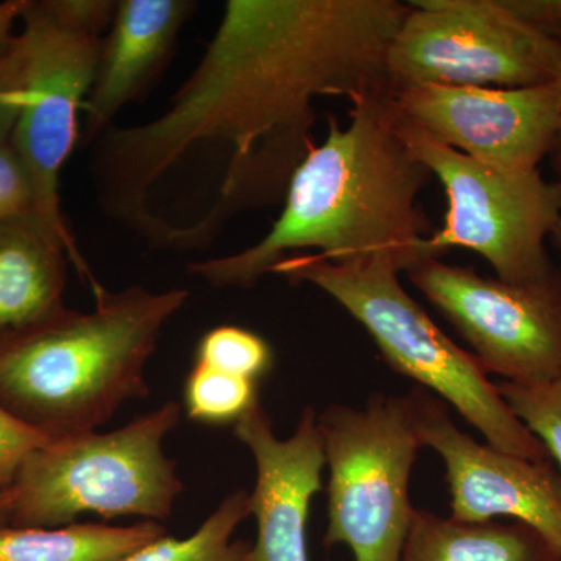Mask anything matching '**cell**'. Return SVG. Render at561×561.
Masks as SVG:
<instances>
[{
	"instance_id": "obj_1",
	"label": "cell",
	"mask_w": 561,
	"mask_h": 561,
	"mask_svg": "<svg viewBox=\"0 0 561 561\" xmlns=\"http://www.w3.org/2000/svg\"><path fill=\"white\" fill-rule=\"evenodd\" d=\"M409 10L398 0H230L169 108L95 139L99 206L139 234L162 187L184 181L158 247L197 206L172 249L197 250L238 214L284 202L316 146L313 102L390 92L387 54Z\"/></svg>"
},
{
	"instance_id": "obj_2",
	"label": "cell",
	"mask_w": 561,
	"mask_h": 561,
	"mask_svg": "<svg viewBox=\"0 0 561 561\" xmlns=\"http://www.w3.org/2000/svg\"><path fill=\"white\" fill-rule=\"evenodd\" d=\"M350 125L330 117L291 176L271 231L249 249L194 262L187 272L214 287L249 289L278 262L316 250L331 262L389 260L401 272L431 257L430 221L419 205L432 173L397 128L390 92L351 102Z\"/></svg>"
},
{
	"instance_id": "obj_3",
	"label": "cell",
	"mask_w": 561,
	"mask_h": 561,
	"mask_svg": "<svg viewBox=\"0 0 561 561\" xmlns=\"http://www.w3.org/2000/svg\"><path fill=\"white\" fill-rule=\"evenodd\" d=\"M94 298L90 312L65 306L0 334V405L51 440L98 431L149 394L147 364L190 291L102 287Z\"/></svg>"
},
{
	"instance_id": "obj_4",
	"label": "cell",
	"mask_w": 561,
	"mask_h": 561,
	"mask_svg": "<svg viewBox=\"0 0 561 561\" xmlns=\"http://www.w3.org/2000/svg\"><path fill=\"white\" fill-rule=\"evenodd\" d=\"M389 260L331 262L300 254L271 273L319 287L370 334L390 365L459 413L485 443L512 456L551 459L541 442L516 419L470 351L454 343L413 300Z\"/></svg>"
},
{
	"instance_id": "obj_5",
	"label": "cell",
	"mask_w": 561,
	"mask_h": 561,
	"mask_svg": "<svg viewBox=\"0 0 561 561\" xmlns=\"http://www.w3.org/2000/svg\"><path fill=\"white\" fill-rule=\"evenodd\" d=\"M181 419L168 401L111 432L54 438L22 463L11 486V527H60L83 513L165 522L183 491L165 437Z\"/></svg>"
},
{
	"instance_id": "obj_6",
	"label": "cell",
	"mask_w": 561,
	"mask_h": 561,
	"mask_svg": "<svg viewBox=\"0 0 561 561\" xmlns=\"http://www.w3.org/2000/svg\"><path fill=\"white\" fill-rule=\"evenodd\" d=\"M111 0H25L20 41L24 105L11 144L31 173L35 216L54 232L91 289L94 279L62 219L60 173L80 135L79 117L94 87Z\"/></svg>"
},
{
	"instance_id": "obj_7",
	"label": "cell",
	"mask_w": 561,
	"mask_h": 561,
	"mask_svg": "<svg viewBox=\"0 0 561 561\" xmlns=\"http://www.w3.org/2000/svg\"><path fill=\"white\" fill-rule=\"evenodd\" d=\"M317 424L330 470L324 546H346L354 561H400L421 446L408 400L373 394L362 409L332 404Z\"/></svg>"
},
{
	"instance_id": "obj_8",
	"label": "cell",
	"mask_w": 561,
	"mask_h": 561,
	"mask_svg": "<svg viewBox=\"0 0 561 561\" xmlns=\"http://www.w3.org/2000/svg\"><path fill=\"white\" fill-rule=\"evenodd\" d=\"M397 128L416 160L440 181L448 202L443 227L426 239L431 257L471 250L497 278L516 284L559 271L546 250L561 217L556 181L545 180L540 171L511 173L481 164L431 138L398 111Z\"/></svg>"
},
{
	"instance_id": "obj_9",
	"label": "cell",
	"mask_w": 561,
	"mask_h": 561,
	"mask_svg": "<svg viewBox=\"0 0 561 561\" xmlns=\"http://www.w3.org/2000/svg\"><path fill=\"white\" fill-rule=\"evenodd\" d=\"M387 54L389 90L416 84L531 88L561 80V43L507 0L409 2Z\"/></svg>"
},
{
	"instance_id": "obj_10",
	"label": "cell",
	"mask_w": 561,
	"mask_h": 561,
	"mask_svg": "<svg viewBox=\"0 0 561 561\" xmlns=\"http://www.w3.org/2000/svg\"><path fill=\"white\" fill-rule=\"evenodd\" d=\"M405 273L470 345L486 375L523 386L560 375L561 268L516 284L427 257Z\"/></svg>"
},
{
	"instance_id": "obj_11",
	"label": "cell",
	"mask_w": 561,
	"mask_h": 561,
	"mask_svg": "<svg viewBox=\"0 0 561 561\" xmlns=\"http://www.w3.org/2000/svg\"><path fill=\"white\" fill-rule=\"evenodd\" d=\"M390 95L431 138L502 172L538 171L559 133L561 80L513 90L416 84Z\"/></svg>"
},
{
	"instance_id": "obj_12",
	"label": "cell",
	"mask_w": 561,
	"mask_h": 561,
	"mask_svg": "<svg viewBox=\"0 0 561 561\" xmlns=\"http://www.w3.org/2000/svg\"><path fill=\"white\" fill-rule=\"evenodd\" d=\"M405 400L421 446L445 463L453 518L522 523L561 556V474L551 459H524L474 440L454 423L448 405L421 387Z\"/></svg>"
},
{
	"instance_id": "obj_13",
	"label": "cell",
	"mask_w": 561,
	"mask_h": 561,
	"mask_svg": "<svg viewBox=\"0 0 561 561\" xmlns=\"http://www.w3.org/2000/svg\"><path fill=\"white\" fill-rule=\"evenodd\" d=\"M234 435L256 461L249 508L257 534L249 561H308L306 526L327 467L316 411L306 408L297 430L283 440L257 401L236 421Z\"/></svg>"
},
{
	"instance_id": "obj_14",
	"label": "cell",
	"mask_w": 561,
	"mask_h": 561,
	"mask_svg": "<svg viewBox=\"0 0 561 561\" xmlns=\"http://www.w3.org/2000/svg\"><path fill=\"white\" fill-rule=\"evenodd\" d=\"M195 7L190 0L116 2L94 87L83 106L84 142L98 139L117 113L149 87Z\"/></svg>"
},
{
	"instance_id": "obj_15",
	"label": "cell",
	"mask_w": 561,
	"mask_h": 561,
	"mask_svg": "<svg viewBox=\"0 0 561 561\" xmlns=\"http://www.w3.org/2000/svg\"><path fill=\"white\" fill-rule=\"evenodd\" d=\"M68 261L66 247L35 214L0 221V334L65 308Z\"/></svg>"
},
{
	"instance_id": "obj_16",
	"label": "cell",
	"mask_w": 561,
	"mask_h": 561,
	"mask_svg": "<svg viewBox=\"0 0 561 561\" xmlns=\"http://www.w3.org/2000/svg\"><path fill=\"white\" fill-rule=\"evenodd\" d=\"M400 561H561L522 523L461 522L415 508Z\"/></svg>"
},
{
	"instance_id": "obj_17",
	"label": "cell",
	"mask_w": 561,
	"mask_h": 561,
	"mask_svg": "<svg viewBox=\"0 0 561 561\" xmlns=\"http://www.w3.org/2000/svg\"><path fill=\"white\" fill-rule=\"evenodd\" d=\"M164 535V527L157 522L9 526L0 529V561H124Z\"/></svg>"
},
{
	"instance_id": "obj_18",
	"label": "cell",
	"mask_w": 561,
	"mask_h": 561,
	"mask_svg": "<svg viewBox=\"0 0 561 561\" xmlns=\"http://www.w3.org/2000/svg\"><path fill=\"white\" fill-rule=\"evenodd\" d=\"M249 496L245 490L232 491L191 537L179 540L165 534L124 561H249L251 545L232 540L250 516Z\"/></svg>"
},
{
	"instance_id": "obj_19",
	"label": "cell",
	"mask_w": 561,
	"mask_h": 561,
	"mask_svg": "<svg viewBox=\"0 0 561 561\" xmlns=\"http://www.w3.org/2000/svg\"><path fill=\"white\" fill-rule=\"evenodd\" d=\"M257 401L256 382L214 370L198 362L184 386L187 416L201 423H236Z\"/></svg>"
},
{
	"instance_id": "obj_20",
	"label": "cell",
	"mask_w": 561,
	"mask_h": 561,
	"mask_svg": "<svg viewBox=\"0 0 561 561\" xmlns=\"http://www.w3.org/2000/svg\"><path fill=\"white\" fill-rule=\"evenodd\" d=\"M508 408L541 442L561 474V373L541 383H496Z\"/></svg>"
},
{
	"instance_id": "obj_21",
	"label": "cell",
	"mask_w": 561,
	"mask_h": 561,
	"mask_svg": "<svg viewBox=\"0 0 561 561\" xmlns=\"http://www.w3.org/2000/svg\"><path fill=\"white\" fill-rule=\"evenodd\" d=\"M198 364L214 370L256 382L271 370L273 354L268 343L239 327L214 328L197 346Z\"/></svg>"
},
{
	"instance_id": "obj_22",
	"label": "cell",
	"mask_w": 561,
	"mask_h": 561,
	"mask_svg": "<svg viewBox=\"0 0 561 561\" xmlns=\"http://www.w3.org/2000/svg\"><path fill=\"white\" fill-rule=\"evenodd\" d=\"M50 440L0 405V494L11 490L25 459Z\"/></svg>"
},
{
	"instance_id": "obj_23",
	"label": "cell",
	"mask_w": 561,
	"mask_h": 561,
	"mask_svg": "<svg viewBox=\"0 0 561 561\" xmlns=\"http://www.w3.org/2000/svg\"><path fill=\"white\" fill-rule=\"evenodd\" d=\"M35 214L31 173L13 144H0V221Z\"/></svg>"
},
{
	"instance_id": "obj_24",
	"label": "cell",
	"mask_w": 561,
	"mask_h": 561,
	"mask_svg": "<svg viewBox=\"0 0 561 561\" xmlns=\"http://www.w3.org/2000/svg\"><path fill=\"white\" fill-rule=\"evenodd\" d=\"M24 105V66L18 35L0 50V144L10 142Z\"/></svg>"
},
{
	"instance_id": "obj_25",
	"label": "cell",
	"mask_w": 561,
	"mask_h": 561,
	"mask_svg": "<svg viewBox=\"0 0 561 561\" xmlns=\"http://www.w3.org/2000/svg\"><path fill=\"white\" fill-rule=\"evenodd\" d=\"M24 7L25 0L0 2V50L5 49L16 36V33H13L14 25L18 24V21H21Z\"/></svg>"
},
{
	"instance_id": "obj_26",
	"label": "cell",
	"mask_w": 561,
	"mask_h": 561,
	"mask_svg": "<svg viewBox=\"0 0 561 561\" xmlns=\"http://www.w3.org/2000/svg\"><path fill=\"white\" fill-rule=\"evenodd\" d=\"M11 505H13V500H11L10 491L0 494V529H2V527L10 526Z\"/></svg>"
},
{
	"instance_id": "obj_27",
	"label": "cell",
	"mask_w": 561,
	"mask_h": 561,
	"mask_svg": "<svg viewBox=\"0 0 561 561\" xmlns=\"http://www.w3.org/2000/svg\"><path fill=\"white\" fill-rule=\"evenodd\" d=\"M561 43V39H560ZM553 169H556L557 180L556 183L561 187V117H560V127L559 133H557L556 144H553V149L551 151Z\"/></svg>"
},
{
	"instance_id": "obj_28",
	"label": "cell",
	"mask_w": 561,
	"mask_h": 561,
	"mask_svg": "<svg viewBox=\"0 0 561 561\" xmlns=\"http://www.w3.org/2000/svg\"><path fill=\"white\" fill-rule=\"evenodd\" d=\"M551 241L557 251L561 254V217L559 224H557L556 230L552 231Z\"/></svg>"
}]
</instances>
